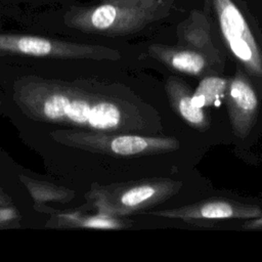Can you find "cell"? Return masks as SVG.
<instances>
[{
	"instance_id": "6da1fadb",
	"label": "cell",
	"mask_w": 262,
	"mask_h": 262,
	"mask_svg": "<svg viewBox=\"0 0 262 262\" xmlns=\"http://www.w3.org/2000/svg\"><path fill=\"white\" fill-rule=\"evenodd\" d=\"M24 104L42 120L73 124L92 131L122 132L137 128L135 112L111 97L47 83L26 90Z\"/></svg>"
},
{
	"instance_id": "7a4b0ae2",
	"label": "cell",
	"mask_w": 262,
	"mask_h": 262,
	"mask_svg": "<svg viewBox=\"0 0 262 262\" xmlns=\"http://www.w3.org/2000/svg\"><path fill=\"white\" fill-rule=\"evenodd\" d=\"M182 183L172 179H144L103 188L98 194L97 207L107 216L137 213L171 198Z\"/></svg>"
},
{
	"instance_id": "3957f363",
	"label": "cell",
	"mask_w": 262,
	"mask_h": 262,
	"mask_svg": "<svg viewBox=\"0 0 262 262\" xmlns=\"http://www.w3.org/2000/svg\"><path fill=\"white\" fill-rule=\"evenodd\" d=\"M78 139L82 146L120 157L143 156L170 151L179 147V142L175 138L149 137L136 134H119L100 131L83 133Z\"/></svg>"
},
{
	"instance_id": "277c9868",
	"label": "cell",
	"mask_w": 262,
	"mask_h": 262,
	"mask_svg": "<svg viewBox=\"0 0 262 262\" xmlns=\"http://www.w3.org/2000/svg\"><path fill=\"white\" fill-rule=\"evenodd\" d=\"M222 34L232 54L246 70L262 78V54L239 10L230 0H217Z\"/></svg>"
},
{
	"instance_id": "5b68a950",
	"label": "cell",
	"mask_w": 262,
	"mask_h": 262,
	"mask_svg": "<svg viewBox=\"0 0 262 262\" xmlns=\"http://www.w3.org/2000/svg\"><path fill=\"white\" fill-rule=\"evenodd\" d=\"M103 49L38 36L0 34V53L51 57H99L105 55Z\"/></svg>"
},
{
	"instance_id": "8992f818",
	"label": "cell",
	"mask_w": 262,
	"mask_h": 262,
	"mask_svg": "<svg viewBox=\"0 0 262 262\" xmlns=\"http://www.w3.org/2000/svg\"><path fill=\"white\" fill-rule=\"evenodd\" d=\"M158 217L179 219L185 222L219 219H255L262 217L259 207L228 200H210L179 208L149 213Z\"/></svg>"
},
{
	"instance_id": "52a82bcc",
	"label": "cell",
	"mask_w": 262,
	"mask_h": 262,
	"mask_svg": "<svg viewBox=\"0 0 262 262\" xmlns=\"http://www.w3.org/2000/svg\"><path fill=\"white\" fill-rule=\"evenodd\" d=\"M224 98L233 133L238 138H246L256 122L259 101L253 87L239 71L228 82Z\"/></svg>"
},
{
	"instance_id": "ba28073f",
	"label": "cell",
	"mask_w": 262,
	"mask_h": 262,
	"mask_svg": "<svg viewBox=\"0 0 262 262\" xmlns=\"http://www.w3.org/2000/svg\"><path fill=\"white\" fill-rule=\"evenodd\" d=\"M166 92L175 113L187 124L199 130H206L209 127V117L203 107L193 104L191 90L181 79L169 78L166 83Z\"/></svg>"
},
{
	"instance_id": "9c48e42d",
	"label": "cell",
	"mask_w": 262,
	"mask_h": 262,
	"mask_svg": "<svg viewBox=\"0 0 262 262\" xmlns=\"http://www.w3.org/2000/svg\"><path fill=\"white\" fill-rule=\"evenodd\" d=\"M227 86L228 81L226 79L215 76L204 78L192 93L193 104L198 107L219 104L220 100L225 97Z\"/></svg>"
},
{
	"instance_id": "30bf717a",
	"label": "cell",
	"mask_w": 262,
	"mask_h": 262,
	"mask_svg": "<svg viewBox=\"0 0 262 262\" xmlns=\"http://www.w3.org/2000/svg\"><path fill=\"white\" fill-rule=\"evenodd\" d=\"M161 58L169 67L187 75H200L206 68L205 57L194 51L180 50L164 52Z\"/></svg>"
},
{
	"instance_id": "8fae6325",
	"label": "cell",
	"mask_w": 262,
	"mask_h": 262,
	"mask_svg": "<svg viewBox=\"0 0 262 262\" xmlns=\"http://www.w3.org/2000/svg\"><path fill=\"white\" fill-rule=\"evenodd\" d=\"M259 221H260V222H254L253 224H249V227H255V228H257V227H262V219H260Z\"/></svg>"
}]
</instances>
